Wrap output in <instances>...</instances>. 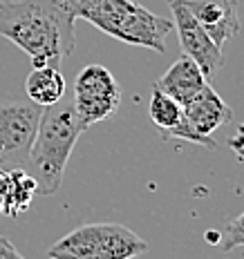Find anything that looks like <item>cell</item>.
I'll return each instance as SVG.
<instances>
[{"label": "cell", "instance_id": "12", "mask_svg": "<svg viewBox=\"0 0 244 259\" xmlns=\"http://www.w3.org/2000/svg\"><path fill=\"white\" fill-rule=\"evenodd\" d=\"M65 90H67V85H65L61 67H54V65L34 67L25 80V92L29 101L41 107L58 103L65 96Z\"/></svg>", "mask_w": 244, "mask_h": 259}, {"label": "cell", "instance_id": "11", "mask_svg": "<svg viewBox=\"0 0 244 259\" xmlns=\"http://www.w3.org/2000/svg\"><path fill=\"white\" fill-rule=\"evenodd\" d=\"M39 194V183L25 168H9L7 179L0 188V203L3 214L12 219H18L29 210L34 197Z\"/></svg>", "mask_w": 244, "mask_h": 259}, {"label": "cell", "instance_id": "7", "mask_svg": "<svg viewBox=\"0 0 244 259\" xmlns=\"http://www.w3.org/2000/svg\"><path fill=\"white\" fill-rule=\"evenodd\" d=\"M74 110L85 125L110 118L121 105V88L115 74L103 65H88L74 80Z\"/></svg>", "mask_w": 244, "mask_h": 259}, {"label": "cell", "instance_id": "4", "mask_svg": "<svg viewBox=\"0 0 244 259\" xmlns=\"http://www.w3.org/2000/svg\"><path fill=\"white\" fill-rule=\"evenodd\" d=\"M148 250L137 233L121 224H83L50 246V259H134Z\"/></svg>", "mask_w": 244, "mask_h": 259}, {"label": "cell", "instance_id": "15", "mask_svg": "<svg viewBox=\"0 0 244 259\" xmlns=\"http://www.w3.org/2000/svg\"><path fill=\"white\" fill-rule=\"evenodd\" d=\"M229 148L235 152V156L244 163V121L237 125V130H235V134H231L229 137Z\"/></svg>", "mask_w": 244, "mask_h": 259}, {"label": "cell", "instance_id": "5", "mask_svg": "<svg viewBox=\"0 0 244 259\" xmlns=\"http://www.w3.org/2000/svg\"><path fill=\"white\" fill-rule=\"evenodd\" d=\"M233 118L231 107L224 103V99L211 88L208 83L202 88L195 99L186 105H182V118L175 127L164 130L161 139H182L197 145H204L208 150H218V141L213 139V132L222 125H226Z\"/></svg>", "mask_w": 244, "mask_h": 259}, {"label": "cell", "instance_id": "3", "mask_svg": "<svg viewBox=\"0 0 244 259\" xmlns=\"http://www.w3.org/2000/svg\"><path fill=\"white\" fill-rule=\"evenodd\" d=\"M77 18L92 23L103 34L146 50L166 52L172 20L153 14L134 0H67Z\"/></svg>", "mask_w": 244, "mask_h": 259}, {"label": "cell", "instance_id": "6", "mask_svg": "<svg viewBox=\"0 0 244 259\" xmlns=\"http://www.w3.org/2000/svg\"><path fill=\"white\" fill-rule=\"evenodd\" d=\"M41 112L31 101H0V165L27 170Z\"/></svg>", "mask_w": 244, "mask_h": 259}, {"label": "cell", "instance_id": "2", "mask_svg": "<svg viewBox=\"0 0 244 259\" xmlns=\"http://www.w3.org/2000/svg\"><path fill=\"white\" fill-rule=\"evenodd\" d=\"M85 130L88 125L79 118L72 99L63 96L58 103L43 107L27 161V172L39 183V194L58 192L69 154Z\"/></svg>", "mask_w": 244, "mask_h": 259}, {"label": "cell", "instance_id": "17", "mask_svg": "<svg viewBox=\"0 0 244 259\" xmlns=\"http://www.w3.org/2000/svg\"><path fill=\"white\" fill-rule=\"evenodd\" d=\"M7 170H9V168H5V165H0V188H3L5 179H7Z\"/></svg>", "mask_w": 244, "mask_h": 259}, {"label": "cell", "instance_id": "13", "mask_svg": "<svg viewBox=\"0 0 244 259\" xmlns=\"http://www.w3.org/2000/svg\"><path fill=\"white\" fill-rule=\"evenodd\" d=\"M148 114L153 118V123L157 125L159 132L170 130L180 123L182 118V105L177 103L172 96L164 94L159 88L153 85V96H150V105H148Z\"/></svg>", "mask_w": 244, "mask_h": 259}, {"label": "cell", "instance_id": "14", "mask_svg": "<svg viewBox=\"0 0 244 259\" xmlns=\"http://www.w3.org/2000/svg\"><path fill=\"white\" fill-rule=\"evenodd\" d=\"M218 244L222 246V250H226V252L233 250V248L244 246V212H240L237 217L226 221L224 230L220 233Z\"/></svg>", "mask_w": 244, "mask_h": 259}, {"label": "cell", "instance_id": "18", "mask_svg": "<svg viewBox=\"0 0 244 259\" xmlns=\"http://www.w3.org/2000/svg\"><path fill=\"white\" fill-rule=\"evenodd\" d=\"M0 214H3V203H0Z\"/></svg>", "mask_w": 244, "mask_h": 259}, {"label": "cell", "instance_id": "16", "mask_svg": "<svg viewBox=\"0 0 244 259\" xmlns=\"http://www.w3.org/2000/svg\"><path fill=\"white\" fill-rule=\"evenodd\" d=\"M0 259H25V257L16 250V246L7 239V237L0 235Z\"/></svg>", "mask_w": 244, "mask_h": 259}, {"label": "cell", "instance_id": "9", "mask_svg": "<svg viewBox=\"0 0 244 259\" xmlns=\"http://www.w3.org/2000/svg\"><path fill=\"white\" fill-rule=\"evenodd\" d=\"M184 3L218 47L240 34L242 23L237 16L240 0H184Z\"/></svg>", "mask_w": 244, "mask_h": 259}, {"label": "cell", "instance_id": "1", "mask_svg": "<svg viewBox=\"0 0 244 259\" xmlns=\"http://www.w3.org/2000/svg\"><path fill=\"white\" fill-rule=\"evenodd\" d=\"M67 0H7L0 3V36L31 58L34 67L61 63L74 52L77 31Z\"/></svg>", "mask_w": 244, "mask_h": 259}, {"label": "cell", "instance_id": "8", "mask_svg": "<svg viewBox=\"0 0 244 259\" xmlns=\"http://www.w3.org/2000/svg\"><path fill=\"white\" fill-rule=\"evenodd\" d=\"M168 7L172 12V27L177 29L184 54L199 65L204 76H213L224 65L222 47L215 45L213 38L204 31V27L195 20V16L191 14V9L186 7L184 0H168Z\"/></svg>", "mask_w": 244, "mask_h": 259}, {"label": "cell", "instance_id": "10", "mask_svg": "<svg viewBox=\"0 0 244 259\" xmlns=\"http://www.w3.org/2000/svg\"><path fill=\"white\" fill-rule=\"evenodd\" d=\"M204 85H206V76L199 69V65L191 56L184 54L168 67V72H164L157 78L155 88H159L164 94L172 96L180 105H186L188 101L195 99L202 92Z\"/></svg>", "mask_w": 244, "mask_h": 259}]
</instances>
